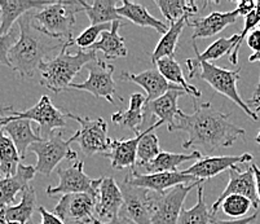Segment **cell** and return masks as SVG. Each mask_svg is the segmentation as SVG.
Returning <instances> with one entry per match:
<instances>
[{"label": "cell", "instance_id": "9a60e30c", "mask_svg": "<svg viewBox=\"0 0 260 224\" xmlns=\"http://www.w3.org/2000/svg\"><path fill=\"white\" fill-rule=\"evenodd\" d=\"M232 195H240L249 199L252 202L254 209H257L260 205L259 197H257L256 192V180H255V174L252 167L250 166L249 169L245 171H241L238 167L236 169L229 170V181L226 184L225 189L223 190L216 201L214 202L211 207V214L215 215L217 213V210L220 209V205L224 200Z\"/></svg>", "mask_w": 260, "mask_h": 224}, {"label": "cell", "instance_id": "4dcf8cb0", "mask_svg": "<svg viewBox=\"0 0 260 224\" xmlns=\"http://www.w3.org/2000/svg\"><path fill=\"white\" fill-rule=\"evenodd\" d=\"M155 65H157V69L159 70L160 74L166 78L170 83L181 87L186 92V95H190L193 99H200L202 96V93H201L197 87L188 83V81L184 77L183 69L174 57L162 58Z\"/></svg>", "mask_w": 260, "mask_h": 224}, {"label": "cell", "instance_id": "ee69618b", "mask_svg": "<svg viewBox=\"0 0 260 224\" xmlns=\"http://www.w3.org/2000/svg\"><path fill=\"white\" fill-rule=\"evenodd\" d=\"M247 46L254 51V53L260 52V30L255 29L247 37Z\"/></svg>", "mask_w": 260, "mask_h": 224}, {"label": "cell", "instance_id": "d6986e66", "mask_svg": "<svg viewBox=\"0 0 260 224\" xmlns=\"http://www.w3.org/2000/svg\"><path fill=\"white\" fill-rule=\"evenodd\" d=\"M122 79H127L134 83L143 87L146 92V103H152L157 100L160 96L167 93L171 89H183L181 87L172 84L163 77L158 69H149L145 72H141L139 74L129 72H123L120 75Z\"/></svg>", "mask_w": 260, "mask_h": 224}, {"label": "cell", "instance_id": "f907efd6", "mask_svg": "<svg viewBox=\"0 0 260 224\" xmlns=\"http://www.w3.org/2000/svg\"><path fill=\"white\" fill-rule=\"evenodd\" d=\"M9 115H6V114H0V124H7L9 122Z\"/></svg>", "mask_w": 260, "mask_h": 224}, {"label": "cell", "instance_id": "7a4b0ae2", "mask_svg": "<svg viewBox=\"0 0 260 224\" xmlns=\"http://www.w3.org/2000/svg\"><path fill=\"white\" fill-rule=\"evenodd\" d=\"M20 38L9 51V63L21 78H32L39 70L47 53L58 47L65 46V42L57 41L38 31L32 26V13L29 12L18 20Z\"/></svg>", "mask_w": 260, "mask_h": 224}, {"label": "cell", "instance_id": "60d3db41", "mask_svg": "<svg viewBox=\"0 0 260 224\" xmlns=\"http://www.w3.org/2000/svg\"><path fill=\"white\" fill-rule=\"evenodd\" d=\"M38 211L42 216V221L39 224H65V221L61 220L54 213L48 211L44 206H38Z\"/></svg>", "mask_w": 260, "mask_h": 224}, {"label": "cell", "instance_id": "8d00e7d4", "mask_svg": "<svg viewBox=\"0 0 260 224\" xmlns=\"http://www.w3.org/2000/svg\"><path fill=\"white\" fill-rule=\"evenodd\" d=\"M238 42V34L232 35L231 38H219L210 47H207L206 51L202 52V53H197V57L194 58L198 62H202V61H215L219 60L220 57H223L224 55L229 53V52H233V49L236 48Z\"/></svg>", "mask_w": 260, "mask_h": 224}, {"label": "cell", "instance_id": "f6af8a7d", "mask_svg": "<svg viewBox=\"0 0 260 224\" xmlns=\"http://www.w3.org/2000/svg\"><path fill=\"white\" fill-rule=\"evenodd\" d=\"M94 224H132L131 221L128 220L127 218H124L123 215H119L118 218L113 219V220H109V221H100L98 220Z\"/></svg>", "mask_w": 260, "mask_h": 224}, {"label": "cell", "instance_id": "4fadbf2b", "mask_svg": "<svg viewBox=\"0 0 260 224\" xmlns=\"http://www.w3.org/2000/svg\"><path fill=\"white\" fill-rule=\"evenodd\" d=\"M98 199L88 193H73L62 196L54 207L53 213L66 223L94 224Z\"/></svg>", "mask_w": 260, "mask_h": 224}, {"label": "cell", "instance_id": "e0dca14e", "mask_svg": "<svg viewBox=\"0 0 260 224\" xmlns=\"http://www.w3.org/2000/svg\"><path fill=\"white\" fill-rule=\"evenodd\" d=\"M183 95H186L184 89H171L157 100L146 103L145 109H144V115H145L144 124L148 123L149 121L152 124H155L158 121H162L163 123L167 124V129L170 131L176 121L177 113L180 110L177 108V100Z\"/></svg>", "mask_w": 260, "mask_h": 224}, {"label": "cell", "instance_id": "3957f363", "mask_svg": "<svg viewBox=\"0 0 260 224\" xmlns=\"http://www.w3.org/2000/svg\"><path fill=\"white\" fill-rule=\"evenodd\" d=\"M69 47L70 43L66 42L56 57L44 60L39 67L40 75H42L40 84L54 93H60L69 89L73 79L82 70V68L87 67L89 62L99 58L96 52L84 51V49H78L77 53L70 55L68 53Z\"/></svg>", "mask_w": 260, "mask_h": 224}, {"label": "cell", "instance_id": "7402d4cb", "mask_svg": "<svg viewBox=\"0 0 260 224\" xmlns=\"http://www.w3.org/2000/svg\"><path fill=\"white\" fill-rule=\"evenodd\" d=\"M54 2H34V0H0V35H6L13 29V23L31 9H43Z\"/></svg>", "mask_w": 260, "mask_h": 224}, {"label": "cell", "instance_id": "5b68a950", "mask_svg": "<svg viewBox=\"0 0 260 224\" xmlns=\"http://www.w3.org/2000/svg\"><path fill=\"white\" fill-rule=\"evenodd\" d=\"M83 11L80 2H54L32 15V26L47 37L62 42L73 41L75 15Z\"/></svg>", "mask_w": 260, "mask_h": 224}, {"label": "cell", "instance_id": "603a6c76", "mask_svg": "<svg viewBox=\"0 0 260 224\" xmlns=\"http://www.w3.org/2000/svg\"><path fill=\"white\" fill-rule=\"evenodd\" d=\"M144 131L140 135L132 139H123V140H113L112 148L105 154L110 159V164L114 170H124L136 167L138 162V148Z\"/></svg>", "mask_w": 260, "mask_h": 224}, {"label": "cell", "instance_id": "277c9868", "mask_svg": "<svg viewBox=\"0 0 260 224\" xmlns=\"http://www.w3.org/2000/svg\"><path fill=\"white\" fill-rule=\"evenodd\" d=\"M185 65L188 68L189 77L200 78L202 81L207 82L217 93H220V95L225 96L226 99L233 101L237 107H240L245 112V114L252 118L254 121H257V118H259L257 114L254 110L250 109L247 103L242 100L237 89L241 68L236 70H229L217 67L212 62H207V61L198 62L194 58H186Z\"/></svg>", "mask_w": 260, "mask_h": 224}, {"label": "cell", "instance_id": "681fc988", "mask_svg": "<svg viewBox=\"0 0 260 224\" xmlns=\"http://www.w3.org/2000/svg\"><path fill=\"white\" fill-rule=\"evenodd\" d=\"M13 113V107H2L0 108V114L11 115Z\"/></svg>", "mask_w": 260, "mask_h": 224}, {"label": "cell", "instance_id": "ba28073f", "mask_svg": "<svg viewBox=\"0 0 260 224\" xmlns=\"http://www.w3.org/2000/svg\"><path fill=\"white\" fill-rule=\"evenodd\" d=\"M60 183L57 185H49L47 188V195H73V193H88L98 199L100 184L103 178L92 179L84 173V164L82 161H75L73 166L68 169L58 170Z\"/></svg>", "mask_w": 260, "mask_h": 224}, {"label": "cell", "instance_id": "44dd1931", "mask_svg": "<svg viewBox=\"0 0 260 224\" xmlns=\"http://www.w3.org/2000/svg\"><path fill=\"white\" fill-rule=\"evenodd\" d=\"M35 174V166L21 164L16 175L8 178L0 175V209L12 206L16 201V196L20 192L22 193V190L34 179Z\"/></svg>", "mask_w": 260, "mask_h": 224}, {"label": "cell", "instance_id": "bcb514c9", "mask_svg": "<svg viewBox=\"0 0 260 224\" xmlns=\"http://www.w3.org/2000/svg\"><path fill=\"white\" fill-rule=\"evenodd\" d=\"M250 62H260V52H256V53H252L251 56L249 57ZM254 98H260V79H259V83H257L256 89L254 92Z\"/></svg>", "mask_w": 260, "mask_h": 224}, {"label": "cell", "instance_id": "c3c4849f", "mask_svg": "<svg viewBox=\"0 0 260 224\" xmlns=\"http://www.w3.org/2000/svg\"><path fill=\"white\" fill-rule=\"evenodd\" d=\"M247 105H254L255 107V113H259L260 112V98H252L247 101Z\"/></svg>", "mask_w": 260, "mask_h": 224}, {"label": "cell", "instance_id": "7dc6e473", "mask_svg": "<svg viewBox=\"0 0 260 224\" xmlns=\"http://www.w3.org/2000/svg\"><path fill=\"white\" fill-rule=\"evenodd\" d=\"M251 167H252V170H254L255 180H256V192H257V197H259V201H260V169L255 164H252Z\"/></svg>", "mask_w": 260, "mask_h": 224}, {"label": "cell", "instance_id": "ac0fdd59", "mask_svg": "<svg viewBox=\"0 0 260 224\" xmlns=\"http://www.w3.org/2000/svg\"><path fill=\"white\" fill-rule=\"evenodd\" d=\"M123 193L120 187L112 176H103V181L99 189L96 214L100 221H109L118 218L122 211Z\"/></svg>", "mask_w": 260, "mask_h": 224}, {"label": "cell", "instance_id": "1f68e13d", "mask_svg": "<svg viewBox=\"0 0 260 224\" xmlns=\"http://www.w3.org/2000/svg\"><path fill=\"white\" fill-rule=\"evenodd\" d=\"M20 165L21 157L17 148L6 134L3 124H0V175L6 178L16 175Z\"/></svg>", "mask_w": 260, "mask_h": 224}, {"label": "cell", "instance_id": "b9f144b4", "mask_svg": "<svg viewBox=\"0 0 260 224\" xmlns=\"http://www.w3.org/2000/svg\"><path fill=\"white\" fill-rule=\"evenodd\" d=\"M259 214L254 213L252 215L247 216V218H241V219H232V220H221V219L212 218L211 224H252L257 219Z\"/></svg>", "mask_w": 260, "mask_h": 224}, {"label": "cell", "instance_id": "11a10c76", "mask_svg": "<svg viewBox=\"0 0 260 224\" xmlns=\"http://www.w3.org/2000/svg\"><path fill=\"white\" fill-rule=\"evenodd\" d=\"M0 17H2V11H0Z\"/></svg>", "mask_w": 260, "mask_h": 224}, {"label": "cell", "instance_id": "7c38bea8", "mask_svg": "<svg viewBox=\"0 0 260 224\" xmlns=\"http://www.w3.org/2000/svg\"><path fill=\"white\" fill-rule=\"evenodd\" d=\"M120 189L124 200L120 215L128 219L132 224H153L155 193L144 188L129 185L126 181H123Z\"/></svg>", "mask_w": 260, "mask_h": 224}, {"label": "cell", "instance_id": "74e56055", "mask_svg": "<svg viewBox=\"0 0 260 224\" xmlns=\"http://www.w3.org/2000/svg\"><path fill=\"white\" fill-rule=\"evenodd\" d=\"M251 207H254L252 202L240 195L228 196L220 205V209L223 210L224 214L235 219L243 218Z\"/></svg>", "mask_w": 260, "mask_h": 224}, {"label": "cell", "instance_id": "9c48e42d", "mask_svg": "<svg viewBox=\"0 0 260 224\" xmlns=\"http://www.w3.org/2000/svg\"><path fill=\"white\" fill-rule=\"evenodd\" d=\"M12 115L21 119H30L38 123V135L42 140L51 138L54 131L63 129L66 126V115L60 109L54 107L51 99L43 95L34 107L25 112H13Z\"/></svg>", "mask_w": 260, "mask_h": 224}, {"label": "cell", "instance_id": "836d02e7", "mask_svg": "<svg viewBox=\"0 0 260 224\" xmlns=\"http://www.w3.org/2000/svg\"><path fill=\"white\" fill-rule=\"evenodd\" d=\"M163 123L162 121H158L157 123L150 126L149 129L144 130V135L141 138L140 143H139L138 148V162H136V166L141 167L144 165L152 162L154 158H157V155L160 153V147H159V139L155 135L153 131H154L157 127H160ZM136 169V167H135Z\"/></svg>", "mask_w": 260, "mask_h": 224}, {"label": "cell", "instance_id": "8fae6325", "mask_svg": "<svg viewBox=\"0 0 260 224\" xmlns=\"http://www.w3.org/2000/svg\"><path fill=\"white\" fill-rule=\"evenodd\" d=\"M203 181L191 184H181L165 193H155L154 207H153V224H177L183 211L186 196L194 187Z\"/></svg>", "mask_w": 260, "mask_h": 224}, {"label": "cell", "instance_id": "f5cc1de1", "mask_svg": "<svg viewBox=\"0 0 260 224\" xmlns=\"http://www.w3.org/2000/svg\"><path fill=\"white\" fill-rule=\"evenodd\" d=\"M255 141H256L257 144H260V130L257 131V135H256V138H255Z\"/></svg>", "mask_w": 260, "mask_h": 224}, {"label": "cell", "instance_id": "816d5d0a", "mask_svg": "<svg viewBox=\"0 0 260 224\" xmlns=\"http://www.w3.org/2000/svg\"><path fill=\"white\" fill-rule=\"evenodd\" d=\"M0 224H21V223H16V221H8L3 218V216L0 215Z\"/></svg>", "mask_w": 260, "mask_h": 224}, {"label": "cell", "instance_id": "f546056e", "mask_svg": "<svg viewBox=\"0 0 260 224\" xmlns=\"http://www.w3.org/2000/svg\"><path fill=\"white\" fill-rule=\"evenodd\" d=\"M189 16H184L176 22L170 23V27L167 33L163 35L158 42L157 47H155L154 52L152 55V62L157 63L158 61L166 57H174L175 51H176V44L179 42L181 33H183L184 27L188 25Z\"/></svg>", "mask_w": 260, "mask_h": 224}, {"label": "cell", "instance_id": "db71d44e", "mask_svg": "<svg viewBox=\"0 0 260 224\" xmlns=\"http://www.w3.org/2000/svg\"><path fill=\"white\" fill-rule=\"evenodd\" d=\"M257 29H259V30H260V23H259V26H257Z\"/></svg>", "mask_w": 260, "mask_h": 224}, {"label": "cell", "instance_id": "7bdbcfd3", "mask_svg": "<svg viewBox=\"0 0 260 224\" xmlns=\"http://www.w3.org/2000/svg\"><path fill=\"white\" fill-rule=\"evenodd\" d=\"M255 8H256V3L255 2H251V0H242V2H240L237 6V11L238 13H240V16H243V17H246V16H249L250 13H252V12L255 11Z\"/></svg>", "mask_w": 260, "mask_h": 224}, {"label": "cell", "instance_id": "d590c367", "mask_svg": "<svg viewBox=\"0 0 260 224\" xmlns=\"http://www.w3.org/2000/svg\"><path fill=\"white\" fill-rule=\"evenodd\" d=\"M212 218L214 215L205 202V190L202 183L198 185L197 204L191 209H183L177 224H211Z\"/></svg>", "mask_w": 260, "mask_h": 224}, {"label": "cell", "instance_id": "5bb4252c", "mask_svg": "<svg viewBox=\"0 0 260 224\" xmlns=\"http://www.w3.org/2000/svg\"><path fill=\"white\" fill-rule=\"evenodd\" d=\"M123 181H126L134 187L144 188L152 190L154 193H165L172 188L181 185V184H191L198 180L191 175H186L183 171H174V173H158V174H140L134 169L128 176ZM203 181V180H202Z\"/></svg>", "mask_w": 260, "mask_h": 224}, {"label": "cell", "instance_id": "2e32d148", "mask_svg": "<svg viewBox=\"0 0 260 224\" xmlns=\"http://www.w3.org/2000/svg\"><path fill=\"white\" fill-rule=\"evenodd\" d=\"M252 154L243 153L241 155H220V157H203L191 165L189 169L183 170L186 175H191L198 180H207L224 173L225 170L236 169L237 165L252 161Z\"/></svg>", "mask_w": 260, "mask_h": 224}, {"label": "cell", "instance_id": "e575fe53", "mask_svg": "<svg viewBox=\"0 0 260 224\" xmlns=\"http://www.w3.org/2000/svg\"><path fill=\"white\" fill-rule=\"evenodd\" d=\"M155 6L159 8L162 15L170 23L176 22L184 16H194L200 12L194 2L185 0H155Z\"/></svg>", "mask_w": 260, "mask_h": 224}, {"label": "cell", "instance_id": "30bf717a", "mask_svg": "<svg viewBox=\"0 0 260 224\" xmlns=\"http://www.w3.org/2000/svg\"><path fill=\"white\" fill-rule=\"evenodd\" d=\"M86 68L88 69V78L83 83H72L69 89L89 92L94 98L105 99L110 104H114V95H117V87L113 79L114 65L98 58L89 62Z\"/></svg>", "mask_w": 260, "mask_h": 224}, {"label": "cell", "instance_id": "cb8c5ba5", "mask_svg": "<svg viewBox=\"0 0 260 224\" xmlns=\"http://www.w3.org/2000/svg\"><path fill=\"white\" fill-rule=\"evenodd\" d=\"M31 123L32 122L30 119L15 118L11 114L9 115V122L3 126L7 135L15 143L21 159H25L26 153L32 144L42 141V138L34 133Z\"/></svg>", "mask_w": 260, "mask_h": 224}, {"label": "cell", "instance_id": "4316f807", "mask_svg": "<svg viewBox=\"0 0 260 224\" xmlns=\"http://www.w3.org/2000/svg\"><path fill=\"white\" fill-rule=\"evenodd\" d=\"M117 13L122 18L131 21L135 25L141 26V27H152L157 30L158 33H162L163 35L167 33V25L158 18L153 17L149 13L148 9L141 4L131 3L128 0H123L122 4L117 8Z\"/></svg>", "mask_w": 260, "mask_h": 224}, {"label": "cell", "instance_id": "ffe728a7", "mask_svg": "<svg viewBox=\"0 0 260 224\" xmlns=\"http://www.w3.org/2000/svg\"><path fill=\"white\" fill-rule=\"evenodd\" d=\"M238 16L240 13L237 9L229 12H211L206 17H201L193 22H188V25L193 27L191 41L196 42L197 39H205L219 34L226 26L235 23Z\"/></svg>", "mask_w": 260, "mask_h": 224}, {"label": "cell", "instance_id": "52a82bcc", "mask_svg": "<svg viewBox=\"0 0 260 224\" xmlns=\"http://www.w3.org/2000/svg\"><path fill=\"white\" fill-rule=\"evenodd\" d=\"M31 153L37 155V173L49 176L56 166L63 159L78 161L77 152L70 148V144L62 136V131H54L47 140L38 141L29 148Z\"/></svg>", "mask_w": 260, "mask_h": 224}, {"label": "cell", "instance_id": "6da1fadb", "mask_svg": "<svg viewBox=\"0 0 260 224\" xmlns=\"http://www.w3.org/2000/svg\"><path fill=\"white\" fill-rule=\"evenodd\" d=\"M194 112L186 114L179 110L175 124L170 131H184L188 140L183 143L184 149L197 147L205 153H212L221 148H229L245 135V130L240 129L229 121V117L214 109L210 103L198 105L193 99Z\"/></svg>", "mask_w": 260, "mask_h": 224}, {"label": "cell", "instance_id": "484cf974", "mask_svg": "<svg viewBox=\"0 0 260 224\" xmlns=\"http://www.w3.org/2000/svg\"><path fill=\"white\" fill-rule=\"evenodd\" d=\"M120 25H122V21H114L112 23V29L109 31H104L98 43H94L86 51H101L106 60L126 57L128 55V49L124 44V39L119 35Z\"/></svg>", "mask_w": 260, "mask_h": 224}, {"label": "cell", "instance_id": "f1b7e54d", "mask_svg": "<svg viewBox=\"0 0 260 224\" xmlns=\"http://www.w3.org/2000/svg\"><path fill=\"white\" fill-rule=\"evenodd\" d=\"M35 209H37V193L34 187L29 184L21 193L20 204L0 209V215L8 221L27 224L32 218Z\"/></svg>", "mask_w": 260, "mask_h": 224}, {"label": "cell", "instance_id": "f35d334b", "mask_svg": "<svg viewBox=\"0 0 260 224\" xmlns=\"http://www.w3.org/2000/svg\"><path fill=\"white\" fill-rule=\"evenodd\" d=\"M113 23V22H112ZM112 23H105V25H91L87 27L86 30L80 33L77 38L74 39V43L79 47V49H88L89 47L93 46L94 43H98L100 39L101 34L104 31H109L112 29Z\"/></svg>", "mask_w": 260, "mask_h": 224}, {"label": "cell", "instance_id": "d6a6232c", "mask_svg": "<svg viewBox=\"0 0 260 224\" xmlns=\"http://www.w3.org/2000/svg\"><path fill=\"white\" fill-rule=\"evenodd\" d=\"M83 11H86L91 25H105L114 21H122V17L117 13V2L114 0H96L92 4L80 2Z\"/></svg>", "mask_w": 260, "mask_h": 224}, {"label": "cell", "instance_id": "ab89813d", "mask_svg": "<svg viewBox=\"0 0 260 224\" xmlns=\"http://www.w3.org/2000/svg\"><path fill=\"white\" fill-rule=\"evenodd\" d=\"M18 38H20V31H16L15 29H12L8 34L0 35V65L11 68L8 58L9 51L18 41Z\"/></svg>", "mask_w": 260, "mask_h": 224}, {"label": "cell", "instance_id": "83f0119b", "mask_svg": "<svg viewBox=\"0 0 260 224\" xmlns=\"http://www.w3.org/2000/svg\"><path fill=\"white\" fill-rule=\"evenodd\" d=\"M203 158L200 150H193L189 154L184 153H171L160 152L152 162L144 165L140 169L145 170V174H158V173H174L177 171V167L183 165L184 162L194 161Z\"/></svg>", "mask_w": 260, "mask_h": 224}, {"label": "cell", "instance_id": "d4e9b609", "mask_svg": "<svg viewBox=\"0 0 260 224\" xmlns=\"http://www.w3.org/2000/svg\"><path fill=\"white\" fill-rule=\"evenodd\" d=\"M146 105V96L143 93H132L129 98V107L124 112H117L112 115V121L114 123L120 124L123 127H127L131 131H134L135 136L140 135L141 127L144 126L145 115L144 109Z\"/></svg>", "mask_w": 260, "mask_h": 224}, {"label": "cell", "instance_id": "8992f818", "mask_svg": "<svg viewBox=\"0 0 260 224\" xmlns=\"http://www.w3.org/2000/svg\"><path fill=\"white\" fill-rule=\"evenodd\" d=\"M66 118L74 119L80 124V129L68 139V143H78L84 155L91 157L96 153H106L112 148V139L108 136V123L103 118L80 117L74 113L66 112Z\"/></svg>", "mask_w": 260, "mask_h": 224}]
</instances>
